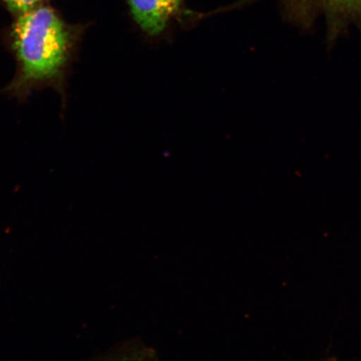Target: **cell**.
<instances>
[{"label": "cell", "instance_id": "obj_3", "mask_svg": "<svg viewBox=\"0 0 361 361\" xmlns=\"http://www.w3.org/2000/svg\"><path fill=\"white\" fill-rule=\"evenodd\" d=\"M133 19L147 37L164 35L171 22L185 15L184 0H128Z\"/></svg>", "mask_w": 361, "mask_h": 361}, {"label": "cell", "instance_id": "obj_1", "mask_svg": "<svg viewBox=\"0 0 361 361\" xmlns=\"http://www.w3.org/2000/svg\"><path fill=\"white\" fill-rule=\"evenodd\" d=\"M82 34L81 27L67 24L49 6L17 16L8 35L16 72L4 92L20 101L43 88L63 96Z\"/></svg>", "mask_w": 361, "mask_h": 361}, {"label": "cell", "instance_id": "obj_4", "mask_svg": "<svg viewBox=\"0 0 361 361\" xmlns=\"http://www.w3.org/2000/svg\"><path fill=\"white\" fill-rule=\"evenodd\" d=\"M8 10L16 16H20L34 8L42 6L44 0H2Z\"/></svg>", "mask_w": 361, "mask_h": 361}, {"label": "cell", "instance_id": "obj_2", "mask_svg": "<svg viewBox=\"0 0 361 361\" xmlns=\"http://www.w3.org/2000/svg\"><path fill=\"white\" fill-rule=\"evenodd\" d=\"M257 0H242L235 6ZM284 17L301 30H308L319 16L326 20L331 48L340 36L355 25L361 33V0H281Z\"/></svg>", "mask_w": 361, "mask_h": 361}]
</instances>
